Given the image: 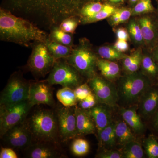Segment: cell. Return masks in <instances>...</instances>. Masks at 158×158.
Here are the masks:
<instances>
[{
  "mask_svg": "<svg viewBox=\"0 0 158 158\" xmlns=\"http://www.w3.org/2000/svg\"><path fill=\"white\" fill-rule=\"evenodd\" d=\"M48 34L29 19L7 9H0V39L22 46L32 47L37 41L45 42Z\"/></svg>",
  "mask_w": 158,
  "mask_h": 158,
  "instance_id": "2",
  "label": "cell"
},
{
  "mask_svg": "<svg viewBox=\"0 0 158 158\" xmlns=\"http://www.w3.org/2000/svg\"><path fill=\"white\" fill-rule=\"evenodd\" d=\"M153 116V125L156 129L158 131V110Z\"/></svg>",
  "mask_w": 158,
  "mask_h": 158,
  "instance_id": "44",
  "label": "cell"
},
{
  "mask_svg": "<svg viewBox=\"0 0 158 158\" xmlns=\"http://www.w3.org/2000/svg\"><path fill=\"white\" fill-rule=\"evenodd\" d=\"M1 158H17V154L11 148H2L0 152Z\"/></svg>",
  "mask_w": 158,
  "mask_h": 158,
  "instance_id": "40",
  "label": "cell"
},
{
  "mask_svg": "<svg viewBox=\"0 0 158 158\" xmlns=\"http://www.w3.org/2000/svg\"><path fill=\"white\" fill-rule=\"evenodd\" d=\"M109 1L111 2H113V0H109Z\"/></svg>",
  "mask_w": 158,
  "mask_h": 158,
  "instance_id": "47",
  "label": "cell"
},
{
  "mask_svg": "<svg viewBox=\"0 0 158 158\" xmlns=\"http://www.w3.org/2000/svg\"><path fill=\"white\" fill-rule=\"evenodd\" d=\"M143 53L141 48H139L130 56L123 59V67L128 73L136 72L141 66Z\"/></svg>",
  "mask_w": 158,
  "mask_h": 158,
  "instance_id": "24",
  "label": "cell"
},
{
  "mask_svg": "<svg viewBox=\"0 0 158 158\" xmlns=\"http://www.w3.org/2000/svg\"><path fill=\"white\" fill-rule=\"evenodd\" d=\"M141 66L143 74L148 77L154 79L158 76V63L151 54L143 56Z\"/></svg>",
  "mask_w": 158,
  "mask_h": 158,
  "instance_id": "27",
  "label": "cell"
},
{
  "mask_svg": "<svg viewBox=\"0 0 158 158\" xmlns=\"http://www.w3.org/2000/svg\"><path fill=\"white\" fill-rule=\"evenodd\" d=\"M128 31L130 37L135 43L139 45L145 44L138 22L135 20H131L128 25Z\"/></svg>",
  "mask_w": 158,
  "mask_h": 158,
  "instance_id": "30",
  "label": "cell"
},
{
  "mask_svg": "<svg viewBox=\"0 0 158 158\" xmlns=\"http://www.w3.org/2000/svg\"><path fill=\"white\" fill-rule=\"evenodd\" d=\"M154 11V8L151 0H140L132 10V15H137L151 13Z\"/></svg>",
  "mask_w": 158,
  "mask_h": 158,
  "instance_id": "35",
  "label": "cell"
},
{
  "mask_svg": "<svg viewBox=\"0 0 158 158\" xmlns=\"http://www.w3.org/2000/svg\"><path fill=\"white\" fill-rule=\"evenodd\" d=\"M80 23L78 16H71L62 21L59 27L64 32L73 34Z\"/></svg>",
  "mask_w": 158,
  "mask_h": 158,
  "instance_id": "34",
  "label": "cell"
},
{
  "mask_svg": "<svg viewBox=\"0 0 158 158\" xmlns=\"http://www.w3.org/2000/svg\"><path fill=\"white\" fill-rule=\"evenodd\" d=\"M7 147L27 149L32 144L33 137L24 121L8 130L2 137Z\"/></svg>",
  "mask_w": 158,
  "mask_h": 158,
  "instance_id": "12",
  "label": "cell"
},
{
  "mask_svg": "<svg viewBox=\"0 0 158 158\" xmlns=\"http://www.w3.org/2000/svg\"><path fill=\"white\" fill-rule=\"evenodd\" d=\"M123 158H142L144 152L141 144L136 140L131 141L123 146Z\"/></svg>",
  "mask_w": 158,
  "mask_h": 158,
  "instance_id": "28",
  "label": "cell"
},
{
  "mask_svg": "<svg viewBox=\"0 0 158 158\" xmlns=\"http://www.w3.org/2000/svg\"><path fill=\"white\" fill-rule=\"evenodd\" d=\"M116 37L117 39L122 40H129L130 37L128 31L124 28H120L117 29L116 31Z\"/></svg>",
  "mask_w": 158,
  "mask_h": 158,
  "instance_id": "42",
  "label": "cell"
},
{
  "mask_svg": "<svg viewBox=\"0 0 158 158\" xmlns=\"http://www.w3.org/2000/svg\"><path fill=\"white\" fill-rule=\"evenodd\" d=\"M113 6L106 4L103 8L94 17L88 20L86 24L97 22L105 19L110 18L116 10Z\"/></svg>",
  "mask_w": 158,
  "mask_h": 158,
  "instance_id": "36",
  "label": "cell"
},
{
  "mask_svg": "<svg viewBox=\"0 0 158 158\" xmlns=\"http://www.w3.org/2000/svg\"><path fill=\"white\" fill-rule=\"evenodd\" d=\"M137 106H133L129 108H122L120 110L123 120L131 128L135 134L140 135L144 132L145 128L141 116L137 111Z\"/></svg>",
  "mask_w": 158,
  "mask_h": 158,
  "instance_id": "19",
  "label": "cell"
},
{
  "mask_svg": "<svg viewBox=\"0 0 158 158\" xmlns=\"http://www.w3.org/2000/svg\"><path fill=\"white\" fill-rule=\"evenodd\" d=\"M56 115L59 134L62 141H69L78 137L74 106L61 107L57 110Z\"/></svg>",
  "mask_w": 158,
  "mask_h": 158,
  "instance_id": "11",
  "label": "cell"
},
{
  "mask_svg": "<svg viewBox=\"0 0 158 158\" xmlns=\"http://www.w3.org/2000/svg\"><path fill=\"white\" fill-rule=\"evenodd\" d=\"M150 87L148 77L136 72L129 73L121 78L118 84V97L126 103L133 105L139 102L144 92Z\"/></svg>",
  "mask_w": 158,
  "mask_h": 158,
  "instance_id": "5",
  "label": "cell"
},
{
  "mask_svg": "<svg viewBox=\"0 0 158 158\" xmlns=\"http://www.w3.org/2000/svg\"><path fill=\"white\" fill-rule=\"evenodd\" d=\"M32 52L27 63L34 76L44 77L50 73L56 60L50 53L45 42L37 41L32 45Z\"/></svg>",
  "mask_w": 158,
  "mask_h": 158,
  "instance_id": "7",
  "label": "cell"
},
{
  "mask_svg": "<svg viewBox=\"0 0 158 158\" xmlns=\"http://www.w3.org/2000/svg\"><path fill=\"white\" fill-rule=\"evenodd\" d=\"M96 158H123L122 152L112 149L104 148L101 150L96 156Z\"/></svg>",
  "mask_w": 158,
  "mask_h": 158,
  "instance_id": "38",
  "label": "cell"
},
{
  "mask_svg": "<svg viewBox=\"0 0 158 158\" xmlns=\"http://www.w3.org/2000/svg\"><path fill=\"white\" fill-rule=\"evenodd\" d=\"M135 132L124 120L116 122V142L124 146L131 141L136 140Z\"/></svg>",
  "mask_w": 158,
  "mask_h": 158,
  "instance_id": "22",
  "label": "cell"
},
{
  "mask_svg": "<svg viewBox=\"0 0 158 158\" xmlns=\"http://www.w3.org/2000/svg\"><path fill=\"white\" fill-rule=\"evenodd\" d=\"M78 137L94 134L97 131L93 118L88 110L74 106Z\"/></svg>",
  "mask_w": 158,
  "mask_h": 158,
  "instance_id": "16",
  "label": "cell"
},
{
  "mask_svg": "<svg viewBox=\"0 0 158 158\" xmlns=\"http://www.w3.org/2000/svg\"><path fill=\"white\" fill-rule=\"evenodd\" d=\"M32 108L28 100L16 104L1 105L0 108V135L19 123L24 121Z\"/></svg>",
  "mask_w": 158,
  "mask_h": 158,
  "instance_id": "9",
  "label": "cell"
},
{
  "mask_svg": "<svg viewBox=\"0 0 158 158\" xmlns=\"http://www.w3.org/2000/svg\"><path fill=\"white\" fill-rule=\"evenodd\" d=\"M97 67L100 71L102 75L109 81L115 80L120 74V68L118 64L111 60L98 59Z\"/></svg>",
  "mask_w": 158,
  "mask_h": 158,
  "instance_id": "21",
  "label": "cell"
},
{
  "mask_svg": "<svg viewBox=\"0 0 158 158\" xmlns=\"http://www.w3.org/2000/svg\"><path fill=\"white\" fill-rule=\"evenodd\" d=\"M138 0H130V2L132 4H134L135 3L137 2Z\"/></svg>",
  "mask_w": 158,
  "mask_h": 158,
  "instance_id": "46",
  "label": "cell"
},
{
  "mask_svg": "<svg viewBox=\"0 0 158 158\" xmlns=\"http://www.w3.org/2000/svg\"><path fill=\"white\" fill-rule=\"evenodd\" d=\"M116 122L112 121L98 135L101 147L111 149L116 145L117 143L116 135Z\"/></svg>",
  "mask_w": 158,
  "mask_h": 158,
  "instance_id": "20",
  "label": "cell"
},
{
  "mask_svg": "<svg viewBox=\"0 0 158 158\" xmlns=\"http://www.w3.org/2000/svg\"><path fill=\"white\" fill-rule=\"evenodd\" d=\"M124 0H113V3H122L124 2Z\"/></svg>",
  "mask_w": 158,
  "mask_h": 158,
  "instance_id": "45",
  "label": "cell"
},
{
  "mask_svg": "<svg viewBox=\"0 0 158 158\" xmlns=\"http://www.w3.org/2000/svg\"><path fill=\"white\" fill-rule=\"evenodd\" d=\"M73 34L62 31L59 26H55L50 29L48 38L63 45L73 47Z\"/></svg>",
  "mask_w": 158,
  "mask_h": 158,
  "instance_id": "25",
  "label": "cell"
},
{
  "mask_svg": "<svg viewBox=\"0 0 158 158\" xmlns=\"http://www.w3.org/2000/svg\"><path fill=\"white\" fill-rule=\"evenodd\" d=\"M113 47L118 52L122 53L127 52L129 49V45L127 41L117 39Z\"/></svg>",
  "mask_w": 158,
  "mask_h": 158,
  "instance_id": "41",
  "label": "cell"
},
{
  "mask_svg": "<svg viewBox=\"0 0 158 158\" xmlns=\"http://www.w3.org/2000/svg\"><path fill=\"white\" fill-rule=\"evenodd\" d=\"M98 54L102 59L114 61L124 59L127 55L118 52L114 47L103 46L97 50Z\"/></svg>",
  "mask_w": 158,
  "mask_h": 158,
  "instance_id": "29",
  "label": "cell"
},
{
  "mask_svg": "<svg viewBox=\"0 0 158 158\" xmlns=\"http://www.w3.org/2000/svg\"><path fill=\"white\" fill-rule=\"evenodd\" d=\"M81 75L65 59L56 60L46 80L50 85H62L75 89L81 85Z\"/></svg>",
  "mask_w": 158,
  "mask_h": 158,
  "instance_id": "6",
  "label": "cell"
},
{
  "mask_svg": "<svg viewBox=\"0 0 158 158\" xmlns=\"http://www.w3.org/2000/svg\"><path fill=\"white\" fill-rule=\"evenodd\" d=\"M90 0H4L5 9L40 20L49 29L62 21L78 16L83 6Z\"/></svg>",
  "mask_w": 158,
  "mask_h": 158,
  "instance_id": "1",
  "label": "cell"
},
{
  "mask_svg": "<svg viewBox=\"0 0 158 158\" xmlns=\"http://www.w3.org/2000/svg\"><path fill=\"white\" fill-rule=\"evenodd\" d=\"M30 85L19 73L13 74L1 93L0 105L16 104L28 100Z\"/></svg>",
  "mask_w": 158,
  "mask_h": 158,
  "instance_id": "8",
  "label": "cell"
},
{
  "mask_svg": "<svg viewBox=\"0 0 158 158\" xmlns=\"http://www.w3.org/2000/svg\"><path fill=\"white\" fill-rule=\"evenodd\" d=\"M132 15V11L128 9H116L110 17V22L112 26H116L127 21Z\"/></svg>",
  "mask_w": 158,
  "mask_h": 158,
  "instance_id": "33",
  "label": "cell"
},
{
  "mask_svg": "<svg viewBox=\"0 0 158 158\" xmlns=\"http://www.w3.org/2000/svg\"><path fill=\"white\" fill-rule=\"evenodd\" d=\"M97 103L95 95L91 93L85 99L80 101L79 107L85 110H89L94 107Z\"/></svg>",
  "mask_w": 158,
  "mask_h": 158,
  "instance_id": "39",
  "label": "cell"
},
{
  "mask_svg": "<svg viewBox=\"0 0 158 158\" xmlns=\"http://www.w3.org/2000/svg\"><path fill=\"white\" fill-rule=\"evenodd\" d=\"M138 113L144 119L152 117L158 110V89L150 87L139 101Z\"/></svg>",
  "mask_w": 158,
  "mask_h": 158,
  "instance_id": "15",
  "label": "cell"
},
{
  "mask_svg": "<svg viewBox=\"0 0 158 158\" xmlns=\"http://www.w3.org/2000/svg\"><path fill=\"white\" fill-rule=\"evenodd\" d=\"M90 145L87 140L77 138L74 140L71 146L72 152L77 156H83L89 152Z\"/></svg>",
  "mask_w": 158,
  "mask_h": 158,
  "instance_id": "31",
  "label": "cell"
},
{
  "mask_svg": "<svg viewBox=\"0 0 158 158\" xmlns=\"http://www.w3.org/2000/svg\"><path fill=\"white\" fill-rule=\"evenodd\" d=\"M49 142H38L27 148L28 157L30 158H55L60 155L56 148Z\"/></svg>",
  "mask_w": 158,
  "mask_h": 158,
  "instance_id": "18",
  "label": "cell"
},
{
  "mask_svg": "<svg viewBox=\"0 0 158 158\" xmlns=\"http://www.w3.org/2000/svg\"><path fill=\"white\" fill-rule=\"evenodd\" d=\"M81 75L90 79L96 75L98 58L86 39L79 40V44L74 46L70 55L65 58Z\"/></svg>",
  "mask_w": 158,
  "mask_h": 158,
  "instance_id": "4",
  "label": "cell"
},
{
  "mask_svg": "<svg viewBox=\"0 0 158 158\" xmlns=\"http://www.w3.org/2000/svg\"><path fill=\"white\" fill-rule=\"evenodd\" d=\"M92 90L87 84H81L75 88L74 91L78 101H81L91 93Z\"/></svg>",
  "mask_w": 158,
  "mask_h": 158,
  "instance_id": "37",
  "label": "cell"
},
{
  "mask_svg": "<svg viewBox=\"0 0 158 158\" xmlns=\"http://www.w3.org/2000/svg\"><path fill=\"white\" fill-rule=\"evenodd\" d=\"M33 139L38 142L55 143L59 131L56 115L52 110H36L27 122Z\"/></svg>",
  "mask_w": 158,
  "mask_h": 158,
  "instance_id": "3",
  "label": "cell"
},
{
  "mask_svg": "<svg viewBox=\"0 0 158 158\" xmlns=\"http://www.w3.org/2000/svg\"><path fill=\"white\" fill-rule=\"evenodd\" d=\"M89 85L96 97L98 103L114 107L118 99V90L113 84L95 75L89 79Z\"/></svg>",
  "mask_w": 158,
  "mask_h": 158,
  "instance_id": "10",
  "label": "cell"
},
{
  "mask_svg": "<svg viewBox=\"0 0 158 158\" xmlns=\"http://www.w3.org/2000/svg\"><path fill=\"white\" fill-rule=\"evenodd\" d=\"M52 85L46 81L31 83L28 102L31 107L40 104L53 106L55 104Z\"/></svg>",
  "mask_w": 158,
  "mask_h": 158,
  "instance_id": "13",
  "label": "cell"
},
{
  "mask_svg": "<svg viewBox=\"0 0 158 158\" xmlns=\"http://www.w3.org/2000/svg\"><path fill=\"white\" fill-rule=\"evenodd\" d=\"M144 44L151 52L158 42V19L151 15L140 18L138 21Z\"/></svg>",
  "mask_w": 158,
  "mask_h": 158,
  "instance_id": "14",
  "label": "cell"
},
{
  "mask_svg": "<svg viewBox=\"0 0 158 158\" xmlns=\"http://www.w3.org/2000/svg\"><path fill=\"white\" fill-rule=\"evenodd\" d=\"M151 52L153 59L158 63V42L152 49Z\"/></svg>",
  "mask_w": 158,
  "mask_h": 158,
  "instance_id": "43",
  "label": "cell"
},
{
  "mask_svg": "<svg viewBox=\"0 0 158 158\" xmlns=\"http://www.w3.org/2000/svg\"><path fill=\"white\" fill-rule=\"evenodd\" d=\"M88 110L96 126L98 135L112 121V114L107 105L98 103Z\"/></svg>",
  "mask_w": 158,
  "mask_h": 158,
  "instance_id": "17",
  "label": "cell"
},
{
  "mask_svg": "<svg viewBox=\"0 0 158 158\" xmlns=\"http://www.w3.org/2000/svg\"><path fill=\"white\" fill-rule=\"evenodd\" d=\"M45 44L50 52L56 60L67 58L70 55L73 48L56 42L50 39L48 37L46 40Z\"/></svg>",
  "mask_w": 158,
  "mask_h": 158,
  "instance_id": "23",
  "label": "cell"
},
{
  "mask_svg": "<svg viewBox=\"0 0 158 158\" xmlns=\"http://www.w3.org/2000/svg\"><path fill=\"white\" fill-rule=\"evenodd\" d=\"M144 146L148 158H158V140L151 135L144 140Z\"/></svg>",
  "mask_w": 158,
  "mask_h": 158,
  "instance_id": "32",
  "label": "cell"
},
{
  "mask_svg": "<svg viewBox=\"0 0 158 158\" xmlns=\"http://www.w3.org/2000/svg\"><path fill=\"white\" fill-rule=\"evenodd\" d=\"M56 97L58 100L66 107H71L77 106L78 100L74 89L63 87L57 91Z\"/></svg>",
  "mask_w": 158,
  "mask_h": 158,
  "instance_id": "26",
  "label": "cell"
}]
</instances>
